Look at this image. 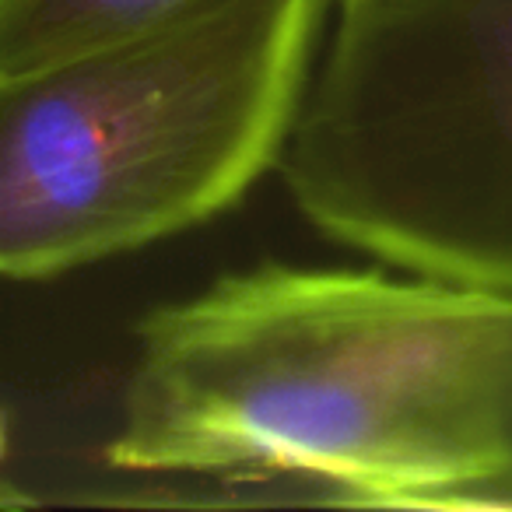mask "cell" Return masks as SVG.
<instances>
[{"instance_id":"cell-1","label":"cell","mask_w":512,"mask_h":512,"mask_svg":"<svg viewBox=\"0 0 512 512\" xmlns=\"http://www.w3.org/2000/svg\"><path fill=\"white\" fill-rule=\"evenodd\" d=\"M116 470L467 512L512 467V292L264 264L137 330Z\"/></svg>"},{"instance_id":"cell-2","label":"cell","mask_w":512,"mask_h":512,"mask_svg":"<svg viewBox=\"0 0 512 512\" xmlns=\"http://www.w3.org/2000/svg\"><path fill=\"white\" fill-rule=\"evenodd\" d=\"M334 0H207L0 81V278L39 281L235 207L306 102Z\"/></svg>"},{"instance_id":"cell-3","label":"cell","mask_w":512,"mask_h":512,"mask_svg":"<svg viewBox=\"0 0 512 512\" xmlns=\"http://www.w3.org/2000/svg\"><path fill=\"white\" fill-rule=\"evenodd\" d=\"M278 172L327 239L512 292V0H334Z\"/></svg>"},{"instance_id":"cell-4","label":"cell","mask_w":512,"mask_h":512,"mask_svg":"<svg viewBox=\"0 0 512 512\" xmlns=\"http://www.w3.org/2000/svg\"><path fill=\"white\" fill-rule=\"evenodd\" d=\"M207 0H0V81L137 36Z\"/></svg>"},{"instance_id":"cell-5","label":"cell","mask_w":512,"mask_h":512,"mask_svg":"<svg viewBox=\"0 0 512 512\" xmlns=\"http://www.w3.org/2000/svg\"><path fill=\"white\" fill-rule=\"evenodd\" d=\"M502 509H512V467L498 481H491L484 491H477L467 512H502Z\"/></svg>"},{"instance_id":"cell-6","label":"cell","mask_w":512,"mask_h":512,"mask_svg":"<svg viewBox=\"0 0 512 512\" xmlns=\"http://www.w3.org/2000/svg\"><path fill=\"white\" fill-rule=\"evenodd\" d=\"M4 449H8V428H4V418H0V460H4ZM25 502L22 495H11L4 484H0V505H18Z\"/></svg>"}]
</instances>
